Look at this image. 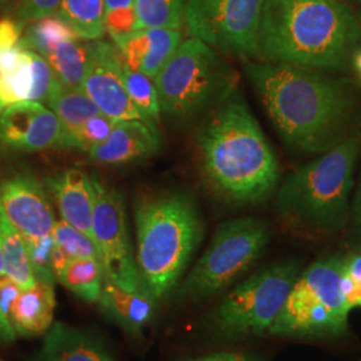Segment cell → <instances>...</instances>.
I'll return each mask as SVG.
<instances>
[{"mask_svg":"<svg viewBox=\"0 0 361 361\" xmlns=\"http://www.w3.org/2000/svg\"><path fill=\"white\" fill-rule=\"evenodd\" d=\"M246 75L286 143L323 154L348 135L355 110L348 85L324 71L247 61Z\"/></svg>","mask_w":361,"mask_h":361,"instance_id":"1","label":"cell"},{"mask_svg":"<svg viewBox=\"0 0 361 361\" xmlns=\"http://www.w3.org/2000/svg\"><path fill=\"white\" fill-rule=\"evenodd\" d=\"M197 150L209 186L229 202L255 205L277 189V155L237 90L207 116L197 133Z\"/></svg>","mask_w":361,"mask_h":361,"instance_id":"2","label":"cell"},{"mask_svg":"<svg viewBox=\"0 0 361 361\" xmlns=\"http://www.w3.org/2000/svg\"><path fill=\"white\" fill-rule=\"evenodd\" d=\"M361 47V26L344 0H265L259 62L319 71L347 68Z\"/></svg>","mask_w":361,"mask_h":361,"instance_id":"3","label":"cell"},{"mask_svg":"<svg viewBox=\"0 0 361 361\" xmlns=\"http://www.w3.org/2000/svg\"><path fill=\"white\" fill-rule=\"evenodd\" d=\"M135 262L141 288L155 301L171 293L204 237L193 198L180 192L146 195L134 209Z\"/></svg>","mask_w":361,"mask_h":361,"instance_id":"4","label":"cell"},{"mask_svg":"<svg viewBox=\"0 0 361 361\" xmlns=\"http://www.w3.org/2000/svg\"><path fill=\"white\" fill-rule=\"evenodd\" d=\"M361 150V135H348L319 158L295 169L277 192L285 219L314 232L341 231L350 216L349 197Z\"/></svg>","mask_w":361,"mask_h":361,"instance_id":"5","label":"cell"},{"mask_svg":"<svg viewBox=\"0 0 361 361\" xmlns=\"http://www.w3.org/2000/svg\"><path fill=\"white\" fill-rule=\"evenodd\" d=\"M154 82L161 114L174 122L210 113L237 90V75L219 52L190 37L180 42Z\"/></svg>","mask_w":361,"mask_h":361,"instance_id":"6","label":"cell"},{"mask_svg":"<svg viewBox=\"0 0 361 361\" xmlns=\"http://www.w3.org/2000/svg\"><path fill=\"white\" fill-rule=\"evenodd\" d=\"M343 261L338 256L323 258L297 276L269 334L304 337L344 334L349 310L341 290Z\"/></svg>","mask_w":361,"mask_h":361,"instance_id":"7","label":"cell"},{"mask_svg":"<svg viewBox=\"0 0 361 361\" xmlns=\"http://www.w3.org/2000/svg\"><path fill=\"white\" fill-rule=\"evenodd\" d=\"M269 237L268 224L262 219L244 217L221 224L180 285L178 297L202 300L219 293L261 257Z\"/></svg>","mask_w":361,"mask_h":361,"instance_id":"8","label":"cell"},{"mask_svg":"<svg viewBox=\"0 0 361 361\" xmlns=\"http://www.w3.org/2000/svg\"><path fill=\"white\" fill-rule=\"evenodd\" d=\"M298 262L271 264L234 288L213 313L217 335L226 338L269 332L298 276Z\"/></svg>","mask_w":361,"mask_h":361,"instance_id":"9","label":"cell"},{"mask_svg":"<svg viewBox=\"0 0 361 361\" xmlns=\"http://www.w3.org/2000/svg\"><path fill=\"white\" fill-rule=\"evenodd\" d=\"M265 0H188L183 28L228 56L257 59L258 32Z\"/></svg>","mask_w":361,"mask_h":361,"instance_id":"10","label":"cell"},{"mask_svg":"<svg viewBox=\"0 0 361 361\" xmlns=\"http://www.w3.org/2000/svg\"><path fill=\"white\" fill-rule=\"evenodd\" d=\"M92 183L95 204L91 233L104 276L130 292L142 290L130 238L125 198L119 190L95 177Z\"/></svg>","mask_w":361,"mask_h":361,"instance_id":"11","label":"cell"},{"mask_svg":"<svg viewBox=\"0 0 361 361\" xmlns=\"http://www.w3.org/2000/svg\"><path fill=\"white\" fill-rule=\"evenodd\" d=\"M23 26L0 19V114L19 102L46 104L56 82L47 61L27 47Z\"/></svg>","mask_w":361,"mask_h":361,"instance_id":"12","label":"cell"},{"mask_svg":"<svg viewBox=\"0 0 361 361\" xmlns=\"http://www.w3.org/2000/svg\"><path fill=\"white\" fill-rule=\"evenodd\" d=\"M122 63L116 46L99 39L91 40L87 44V71L82 90L104 116L114 121L135 119L150 125L130 99L121 74Z\"/></svg>","mask_w":361,"mask_h":361,"instance_id":"13","label":"cell"},{"mask_svg":"<svg viewBox=\"0 0 361 361\" xmlns=\"http://www.w3.org/2000/svg\"><path fill=\"white\" fill-rule=\"evenodd\" d=\"M0 212L25 241L52 235L56 224L44 188L28 174H15L1 180Z\"/></svg>","mask_w":361,"mask_h":361,"instance_id":"14","label":"cell"},{"mask_svg":"<svg viewBox=\"0 0 361 361\" xmlns=\"http://www.w3.org/2000/svg\"><path fill=\"white\" fill-rule=\"evenodd\" d=\"M62 126L44 104L19 102L0 114V146L13 152L34 153L59 147Z\"/></svg>","mask_w":361,"mask_h":361,"instance_id":"15","label":"cell"},{"mask_svg":"<svg viewBox=\"0 0 361 361\" xmlns=\"http://www.w3.org/2000/svg\"><path fill=\"white\" fill-rule=\"evenodd\" d=\"M182 40V30L145 28L118 40L116 47L130 68L155 79Z\"/></svg>","mask_w":361,"mask_h":361,"instance_id":"16","label":"cell"},{"mask_svg":"<svg viewBox=\"0 0 361 361\" xmlns=\"http://www.w3.org/2000/svg\"><path fill=\"white\" fill-rule=\"evenodd\" d=\"M161 146L158 130L143 121H116L107 140L89 152L101 165H125L155 154Z\"/></svg>","mask_w":361,"mask_h":361,"instance_id":"17","label":"cell"},{"mask_svg":"<svg viewBox=\"0 0 361 361\" xmlns=\"http://www.w3.org/2000/svg\"><path fill=\"white\" fill-rule=\"evenodd\" d=\"M47 188L62 219L92 240L91 225L95 204L92 177L79 169H68L47 180Z\"/></svg>","mask_w":361,"mask_h":361,"instance_id":"18","label":"cell"},{"mask_svg":"<svg viewBox=\"0 0 361 361\" xmlns=\"http://www.w3.org/2000/svg\"><path fill=\"white\" fill-rule=\"evenodd\" d=\"M37 361H116L104 344L87 332L52 323Z\"/></svg>","mask_w":361,"mask_h":361,"instance_id":"19","label":"cell"},{"mask_svg":"<svg viewBox=\"0 0 361 361\" xmlns=\"http://www.w3.org/2000/svg\"><path fill=\"white\" fill-rule=\"evenodd\" d=\"M98 302L104 313L130 335H141L143 328L154 317L157 301L143 290L130 292L104 277Z\"/></svg>","mask_w":361,"mask_h":361,"instance_id":"20","label":"cell"},{"mask_svg":"<svg viewBox=\"0 0 361 361\" xmlns=\"http://www.w3.org/2000/svg\"><path fill=\"white\" fill-rule=\"evenodd\" d=\"M54 285L39 283L22 289L13 302L10 324L15 335L23 337L46 334L54 323Z\"/></svg>","mask_w":361,"mask_h":361,"instance_id":"21","label":"cell"},{"mask_svg":"<svg viewBox=\"0 0 361 361\" xmlns=\"http://www.w3.org/2000/svg\"><path fill=\"white\" fill-rule=\"evenodd\" d=\"M46 106L51 109L62 126V138L82 126L92 116L101 114L98 106L82 89L67 87L58 80L54 83Z\"/></svg>","mask_w":361,"mask_h":361,"instance_id":"22","label":"cell"},{"mask_svg":"<svg viewBox=\"0 0 361 361\" xmlns=\"http://www.w3.org/2000/svg\"><path fill=\"white\" fill-rule=\"evenodd\" d=\"M55 79L73 89H82L87 71V44L79 38L66 39L44 56Z\"/></svg>","mask_w":361,"mask_h":361,"instance_id":"23","label":"cell"},{"mask_svg":"<svg viewBox=\"0 0 361 361\" xmlns=\"http://www.w3.org/2000/svg\"><path fill=\"white\" fill-rule=\"evenodd\" d=\"M0 240L4 261V273L13 283L27 289L37 283L27 252L25 238L0 212Z\"/></svg>","mask_w":361,"mask_h":361,"instance_id":"24","label":"cell"},{"mask_svg":"<svg viewBox=\"0 0 361 361\" xmlns=\"http://www.w3.org/2000/svg\"><path fill=\"white\" fill-rule=\"evenodd\" d=\"M104 277L99 259L73 258L59 274L58 281L79 298L97 302L101 296Z\"/></svg>","mask_w":361,"mask_h":361,"instance_id":"25","label":"cell"},{"mask_svg":"<svg viewBox=\"0 0 361 361\" xmlns=\"http://www.w3.org/2000/svg\"><path fill=\"white\" fill-rule=\"evenodd\" d=\"M59 16L79 39L98 40L106 32L104 0H62Z\"/></svg>","mask_w":361,"mask_h":361,"instance_id":"26","label":"cell"},{"mask_svg":"<svg viewBox=\"0 0 361 361\" xmlns=\"http://www.w3.org/2000/svg\"><path fill=\"white\" fill-rule=\"evenodd\" d=\"M188 0H134L137 30H182Z\"/></svg>","mask_w":361,"mask_h":361,"instance_id":"27","label":"cell"},{"mask_svg":"<svg viewBox=\"0 0 361 361\" xmlns=\"http://www.w3.org/2000/svg\"><path fill=\"white\" fill-rule=\"evenodd\" d=\"M121 74L131 102L135 104L145 119L157 128L161 118V109L154 79L130 68L125 62L122 63Z\"/></svg>","mask_w":361,"mask_h":361,"instance_id":"28","label":"cell"},{"mask_svg":"<svg viewBox=\"0 0 361 361\" xmlns=\"http://www.w3.org/2000/svg\"><path fill=\"white\" fill-rule=\"evenodd\" d=\"M73 38H78L75 32L59 15L31 22L23 32L27 47L43 58L58 43Z\"/></svg>","mask_w":361,"mask_h":361,"instance_id":"29","label":"cell"},{"mask_svg":"<svg viewBox=\"0 0 361 361\" xmlns=\"http://www.w3.org/2000/svg\"><path fill=\"white\" fill-rule=\"evenodd\" d=\"M116 123V121L104 116L102 113L92 116L75 131L63 137L61 140L59 147L89 153L94 147H97L98 145L104 143L107 140Z\"/></svg>","mask_w":361,"mask_h":361,"instance_id":"30","label":"cell"},{"mask_svg":"<svg viewBox=\"0 0 361 361\" xmlns=\"http://www.w3.org/2000/svg\"><path fill=\"white\" fill-rule=\"evenodd\" d=\"M52 238L55 245L59 246L61 250L70 259L73 258H94L99 259L97 247L92 240L85 233L79 232L71 225H68L63 219L56 221Z\"/></svg>","mask_w":361,"mask_h":361,"instance_id":"31","label":"cell"},{"mask_svg":"<svg viewBox=\"0 0 361 361\" xmlns=\"http://www.w3.org/2000/svg\"><path fill=\"white\" fill-rule=\"evenodd\" d=\"M25 243H26L27 252H28V257H30L35 280L39 283L55 284L56 279L54 276L51 265V253L54 247L52 235L28 240Z\"/></svg>","mask_w":361,"mask_h":361,"instance_id":"32","label":"cell"},{"mask_svg":"<svg viewBox=\"0 0 361 361\" xmlns=\"http://www.w3.org/2000/svg\"><path fill=\"white\" fill-rule=\"evenodd\" d=\"M341 290L349 312L361 308V253L344 258Z\"/></svg>","mask_w":361,"mask_h":361,"instance_id":"33","label":"cell"},{"mask_svg":"<svg viewBox=\"0 0 361 361\" xmlns=\"http://www.w3.org/2000/svg\"><path fill=\"white\" fill-rule=\"evenodd\" d=\"M62 0H18L16 20L26 25L43 18L56 16Z\"/></svg>","mask_w":361,"mask_h":361,"instance_id":"34","label":"cell"},{"mask_svg":"<svg viewBox=\"0 0 361 361\" xmlns=\"http://www.w3.org/2000/svg\"><path fill=\"white\" fill-rule=\"evenodd\" d=\"M20 286L13 283L11 279H8L6 276V273L3 276H0V317L3 319V322L6 324H10V313L13 310V302L16 300V297L20 293ZM13 328V326H11Z\"/></svg>","mask_w":361,"mask_h":361,"instance_id":"35","label":"cell"},{"mask_svg":"<svg viewBox=\"0 0 361 361\" xmlns=\"http://www.w3.org/2000/svg\"><path fill=\"white\" fill-rule=\"evenodd\" d=\"M186 361H262L258 356L249 353H237V352H219L213 355H207Z\"/></svg>","mask_w":361,"mask_h":361,"instance_id":"36","label":"cell"},{"mask_svg":"<svg viewBox=\"0 0 361 361\" xmlns=\"http://www.w3.org/2000/svg\"><path fill=\"white\" fill-rule=\"evenodd\" d=\"M4 274V261H3V253H1V240H0V276ZM15 332L8 324L4 323L0 317V340L3 341H13L15 340Z\"/></svg>","mask_w":361,"mask_h":361,"instance_id":"37","label":"cell"},{"mask_svg":"<svg viewBox=\"0 0 361 361\" xmlns=\"http://www.w3.org/2000/svg\"><path fill=\"white\" fill-rule=\"evenodd\" d=\"M134 0H104V13L121 10V8H133Z\"/></svg>","mask_w":361,"mask_h":361,"instance_id":"38","label":"cell"},{"mask_svg":"<svg viewBox=\"0 0 361 361\" xmlns=\"http://www.w3.org/2000/svg\"><path fill=\"white\" fill-rule=\"evenodd\" d=\"M353 221H355L356 231L361 235V183L359 185L357 193L355 197V202H353Z\"/></svg>","mask_w":361,"mask_h":361,"instance_id":"39","label":"cell"},{"mask_svg":"<svg viewBox=\"0 0 361 361\" xmlns=\"http://www.w3.org/2000/svg\"><path fill=\"white\" fill-rule=\"evenodd\" d=\"M350 66L355 68V73L357 74V77H359L361 82V47H359V49L356 50V52L353 54Z\"/></svg>","mask_w":361,"mask_h":361,"instance_id":"40","label":"cell"},{"mask_svg":"<svg viewBox=\"0 0 361 361\" xmlns=\"http://www.w3.org/2000/svg\"><path fill=\"white\" fill-rule=\"evenodd\" d=\"M11 1H13V0H0V13H1Z\"/></svg>","mask_w":361,"mask_h":361,"instance_id":"41","label":"cell"},{"mask_svg":"<svg viewBox=\"0 0 361 361\" xmlns=\"http://www.w3.org/2000/svg\"><path fill=\"white\" fill-rule=\"evenodd\" d=\"M0 361H4V360H3V359H0Z\"/></svg>","mask_w":361,"mask_h":361,"instance_id":"42","label":"cell"},{"mask_svg":"<svg viewBox=\"0 0 361 361\" xmlns=\"http://www.w3.org/2000/svg\"><path fill=\"white\" fill-rule=\"evenodd\" d=\"M359 1H361V0H359Z\"/></svg>","mask_w":361,"mask_h":361,"instance_id":"43","label":"cell"},{"mask_svg":"<svg viewBox=\"0 0 361 361\" xmlns=\"http://www.w3.org/2000/svg\"><path fill=\"white\" fill-rule=\"evenodd\" d=\"M360 183H361V180H360Z\"/></svg>","mask_w":361,"mask_h":361,"instance_id":"44","label":"cell"}]
</instances>
